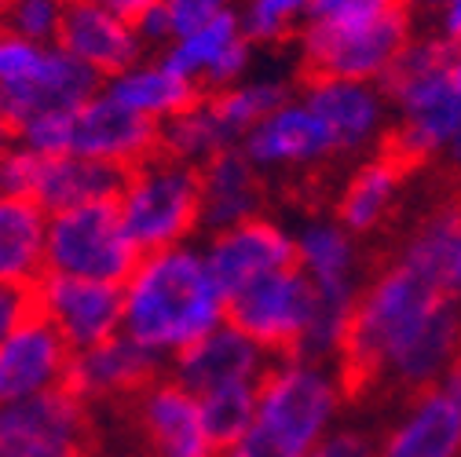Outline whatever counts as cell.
Listing matches in <instances>:
<instances>
[{
    "label": "cell",
    "instance_id": "obj_1",
    "mask_svg": "<svg viewBox=\"0 0 461 457\" xmlns=\"http://www.w3.org/2000/svg\"><path fill=\"white\" fill-rule=\"evenodd\" d=\"M122 329L158 359H176L216 326H223V297L202 253L172 246L147 253L129 274Z\"/></svg>",
    "mask_w": 461,
    "mask_h": 457
},
{
    "label": "cell",
    "instance_id": "obj_2",
    "mask_svg": "<svg viewBox=\"0 0 461 457\" xmlns=\"http://www.w3.org/2000/svg\"><path fill=\"white\" fill-rule=\"evenodd\" d=\"M411 8L414 0H352L322 19H308L301 33L297 85H363L384 77L395 55L411 44Z\"/></svg>",
    "mask_w": 461,
    "mask_h": 457
},
{
    "label": "cell",
    "instance_id": "obj_3",
    "mask_svg": "<svg viewBox=\"0 0 461 457\" xmlns=\"http://www.w3.org/2000/svg\"><path fill=\"white\" fill-rule=\"evenodd\" d=\"M118 212L143 256L184 246V238L194 235V227H202L198 168L158 150L154 157L125 173Z\"/></svg>",
    "mask_w": 461,
    "mask_h": 457
},
{
    "label": "cell",
    "instance_id": "obj_4",
    "mask_svg": "<svg viewBox=\"0 0 461 457\" xmlns=\"http://www.w3.org/2000/svg\"><path fill=\"white\" fill-rule=\"evenodd\" d=\"M143 253L129 238L118 202H88L48 216L44 271L125 285Z\"/></svg>",
    "mask_w": 461,
    "mask_h": 457
},
{
    "label": "cell",
    "instance_id": "obj_5",
    "mask_svg": "<svg viewBox=\"0 0 461 457\" xmlns=\"http://www.w3.org/2000/svg\"><path fill=\"white\" fill-rule=\"evenodd\" d=\"M337 384L304 359H275L257 391L253 432H260L275 450L304 457L330 425L337 410Z\"/></svg>",
    "mask_w": 461,
    "mask_h": 457
},
{
    "label": "cell",
    "instance_id": "obj_6",
    "mask_svg": "<svg viewBox=\"0 0 461 457\" xmlns=\"http://www.w3.org/2000/svg\"><path fill=\"white\" fill-rule=\"evenodd\" d=\"M315 315H319V290L301 267L267 274L235 300H227L223 311L227 326L246 333L271 359H297Z\"/></svg>",
    "mask_w": 461,
    "mask_h": 457
},
{
    "label": "cell",
    "instance_id": "obj_7",
    "mask_svg": "<svg viewBox=\"0 0 461 457\" xmlns=\"http://www.w3.org/2000/svg\"><path fill=\"white\" fill-rule=\"evenodd\" d=\"M110 414H118L140 457H220V446L205 428L198 395H191L172 377L150 381Z\"/></svg>",
    "mask_w": 461,
    "mask_h": 457
},
{
    "label": "cell",
    "instance_id": "obj_8",
    "mask_svg": "<svg viewBox=\"0 0 461 457\" xmlns=\"http://www.w3.org/2000/svg\"><path fill=\"white\" fill-rule=\"evenodd\" d=\"M51 453H99L95 410H88L67 388L0 403V457Z\"/></svg>",
    "mask_w": 461,
    "mask_h": 457
},
{
    "label": "cell",
    "instance_id": "obj_9",
    "mask_svg": "<svg viewBox=\"0 0 461 457\" xmlns=\"http://www.w3.org/2000/svg\"><path fill=\"white\" fill-rule=\"evenodd\" d=\"M33 308L59 329V336L74 352H85L118 336L125 315V290L113 282L44 271L33 282Z\"/></svg>",
    "mask_w": 461,
    "mask_h": 457
},
{
    "label": "cell",
    "instance_id": "obj_10",
    "mask_svg": "<svg viewBox=\"0 0 461 457\" xmlns=\"http://www.w3.org/2000/svg\"><path fill=\"white\" fill-rule=\"evenodd\" d=\"M205 264H209V274L227 304L239 293H246L249 285L264 282L267 274L301 267V256H297V242L285 235L275 220L253 216L246 223H235V227H227V231L212 235Z\"/></svg>",
    "mask_w": 461,
    "mask_h": 457
},
{
    "label": "cell",
    "instance_id": "obj_11",
    "mask_svg": "<svg viewBox=\"0 0 461 457\" xmlns=\"http://www.w3.org/2000/svg\"><path fill=\"white\" fill-rule=\"evenodd\" d=\"M158 377H161L158 355H150L129 336H110L95 348L74 352L63 388L74 391L88 410H113Z\"/></svg>",
    "mask_w": 461,
    "mask_h": 457
},
{
    "label": "cell",
    "instance_id": "obj_12",
    "mask_svg": "<svg viewBox=\"0 0 461 457\" xmlns=\"http://www.w3.org/2000/svg\"><path fill=\"white\" fill-rule=\"evenodd\" d=\"M74 348L37 308L0 345V403H19L67 384Z\"/></svg>",
    "mask_w": 461,
    "mask_h": 457
},
{
    "label": "cell",
    "instance_id": "obj_13",
    "mask_svg": "<svg viewBox=\"0 0 461 457\" xmlns=\"http://www.w3.org/2000/svg\"><path fill=\"white\" fill-rule=\"evenodd\" d=\"M158 143H161V125L125 110L106 92L92 95L74 113L70 154H77V157L113 165V168H122V173H129V168H136L158 154Z\"/></svg>",
    "mask_w": 461,
    "mask_h": 457
},
{
    "label": "cell",
    "instance_id": "obj_14",
    "mask_svg": "<svg viewBox=\"0 0 461 457\" xmlns=\"http://www.w3.org/2000/svg\"><path fill=\"white\" fill-rule=\"evenodd\" d=\"M168 70L194 81L202 95H216L223 88H235L249 63V40L242 33V19L223 8L202 30L187 33L184 40H172L165 59Z\"/></svg>",
    "mask_w": 461,
    "mask_h": 457
},
{
    "label": "cell",
    "instance_id": "obj_15",
    "mask_svg": "<svg viewBox=\"0 0 461 457\" xmlns=\"http://www.w3.org/2000/svg\"><path fill=\"white\" fill-rule=\"evenodd\" d=\"M55 48L85 63L99 77H118L140 63L143 37L125 19L103 12L92 0H67Z\"/></svg>",
    "mask_w": 461,
    "mask_h": 457
},
{
    "label": "cell",
    "instance_id": "obj_16",
    "mask_svg": "<svg viewBox=\"0 0 461 457\" xmlns=\"http://www.w3.org/2000/svg\"><path fill=\"white\" fill-rule=\"evenodd\" d=\"M271 355L260 352L235 326H216L198 345L172 359V381H180L191 395H209L230 384H260L271 370Z\"/></svg>",
    "mask_w": 461,
    "mask_h": 457
},
{
    "label": "cell",
    "instance_id": "obj_17",
    "mask_svg": "<svg viewBox=\"0 0 461 457\" xmlns=\"http://www.w3.org/2000/svg\"><path fill=\"white\" fill-rule=\"evenodd\" d=\"M242 154L253 161L257 173H264V168H294L333 157L337 147L330 129L308 103L301 106L285 103L282 110H275L271 118H264L242 136Z\"/></svg>",
    "mask_w": 461,
    "mask_h": 457
},
{
    "label": "cell",
    "instance_id": "obj_18",
    "mask_svg": "<svg viewBox=\"0 0 461 457\" xmlns=\"http://www.w3.org/2000/svg\"><path fill=\"white\" fill-rule=\"evenodd\" d=\"M418 168H425L414 154H407L399 143H392L388 136H381L377 154L352 173V180L344 184L340 198H337V220L340 227H348L352 235H366L384 220L395 191L407 184Z\"/></svg>",
    "mask_w": 461,
    "mask_h": 457
},
{
    "label": "cell",
    "instance_id": "obj_19",
    "mask_svg": "<svg viewBox=\"0 0 461 457\" xmlns=\"http://www.w3.org/2000/svg\"><path fill=\"white\" fill-rule=\"evenodd\" d=\"M198 180H202V227L205 231L220 235L227 227L260 216L267 191L253 161L239 147H227L205 165H198Z\"/></svg>",
    "mask_w": 461,
    "mask_h": 457
},
{
    "label": "cell",
    "instance_id": "obj_20",
    "mask_svg": "<svg viewBox=\"0 0 461 457\" xmlns=\"http://www.w3.org/2000/svg\"><path fill=\"white\" fill-rule=\"evenodd\" d=\"M122 184H125V173L113 165H99L77 154L41 157L33 173V187H30V202L51 216L88 202H118Z\"/></svg>",
    "mask_w": 461,
    "mask_h": 457
},
{
    "label": "cell",
    "instance_id": "obj_21",
    "mask_svg": "<svg viewBox=\"0 0 461 457\" xmlns=\"http://www.w3.org/2000/svg\"><path fill=\"white\" fill-rule=\"evenodd\" d=\"M377 457H461V407L443 388L414 399L411 414L384 435Z\"/></svg>",
    "mask_w": 461,
    "mask_h": 457
},
{
    "label": "cell",
    "instance_id": "obj_22",
    "mask_svg": "<svg viewBox=\"0 0 461 457\" xmlns=\"http://www.w3.org/2000/svg\"><path fill=\"white\" fill-rule=\"evenodd\" d=\"M103 92L113 103H122L125 110L140 113V118H150L158 125L168 121V118H176V113H184V110H191V106H198L205 99L194 81L180 77L165 63H136L125 74L110 77Z\"/></svg>",
    "mask_w": 461,
    "mask_h": 457
},
{
    "label": "cell",
    "instance_id": "obj_23",
    "mask_svg": "<svg viewBox=\"0 0 461 457\" xmlns=\"http://www.w3.org/2000/svg\"><path fill=\"white\" fill-rule=\"evenodd\" d=\"M48 212L23 198H0V285H33L44 274Z\"/></svg>",
    "mask_w": 461,
    "mask_h": 457
},
{
    "label": "cell",
    "instance_id": "obj_24",
    "mask_svg": "<svg viewBox=\"0 0 461 457\" xmlns=\"http://www.w3.org/2000/svg\"><path fill=\"white\" fill-rule=\"evenodd\" d=\"M308 106L330 129L337 154L340 150H359L377 132V121H381L377 95L366 85H352V81H333V85L308 88Z\"/></svg>",
    "mask_w": 461,
    "mask_h": 457
},
{
    "label": "cell",
    "instance_id": "obj_25",
    "mask_svg": "<svg viewBox=\"0 0 461 457\" xmlns=\"http://www.w3.org/2000/svg\"><path fill=\"white\" fill-rule=\"evenodd\" d=\"M227 147H235V136H230L220 125V118L209 110L205 99L198 106L176 113V118L161 121V143H158V150L168 154V157H176V161H184V165H194L198 168L209 157H216L220 150H227Z\"/></svg>",
    "mask_w": 461,
    "mask_h": 457
},
{
    "label": "cell",
    "instance_id": "obj_26",
    "mask_svg": "<svg viewBox=\"0 0 461 457\" xmlns=\"http://www.w3.org/2000/svg\"><path fill=\"white\" fill-rule=\"evenodd\" d=\"M285 99H290V88L278 85V81H253V85H235V88H223L216 95H205L209 110L235 139L246 136L264 118H271L275 110H282Z\"/></svg>",
    "mask_w": 461,
    "mask_h": 457
},
{
    "label": "cell",
    "instance_id": "obj_27",
    "mask_svg": "<svg viewBox=\"0 0 461 457\" xmlns=\"http://www.w3.org/2000/svg\"><path fill=\"white\" fill-rule=\"evenodd\" d=\"M257 391H260V384H230V388H216L209 395H198L205 428H209V435H212V443L220 450H227L230 443H239L253 428Z\"/></svg>",
    "mask_w": 461,
    "mask_h": 457
},
{
    "label": "cell",
    "instance_id": "obj_28",
    "mask_svg": "<svg viewBox=\"0 0 461 457\" xmlns=\"http://www.w3.org/2000/svg\"><path fill=\"white\" fill-rule=\"evenodd\" d=\"M308 12V0H246L242 33L249 44H282L294 37L297 19Z\"/></svg>",
    "mask_w": 461,
    "mask_h": 457
},
{
    "label": "cell",
    "instance_id": "obj_29",
    "mask_svg": "<svg viewBox=\"0 0 461 457\" xmlns=\"http://www.w3.org/2000/svg\"><path fill=\"white\" fill-rule=\"evenodd\" d=\"M48 48H55V44H33V40L19 37L15 30L0 26V92L26 85L44 67Z\"/></svg>",
    "mask_w": 461,
    "mask_h": 457
},
{
    "label": "cell",
    "instance_id": "obj_30",
    "mask_svg": "<svg viewBox=\"0 0 461 457\" xmlns=\"http://www.w3.org/2000/svg\"><path fill=\"white\" fill-rule=\"evenodd\" d=\"M63 8H67V0H15L0 26L15 30L19 37H26L33 44H55L59 22H63Z\"/></svg>",
    "mask_w": 461,
    "mask_h": 457
},
{
    "label": "cell",
    "instance_id": "obj_31",
    "mask_svg": "<svg viewBox=\"0 0 461 457\" xmlns=\"http://www.w3.org/2000/svg\"><path fill=\"white\" fill-rule=\"evenodd\" d=\"M304 457H377V446L363 432H333L319 439Z\"/></svg>",
    "mask_w": 461,
    "mask_h": 457
},
{
    "label": "cell",
    "instance_id": "obj_32",
    "mask_svg": "<svg viewBox=\"0 0 461 457\" xmlns=\"http://www.w3.org/2000/svg\"><path fill=\"white\" fill-rule=\"evenodd\" d=\"M33 311V285H0V345Z\"/></svg>",
    "mask_w": 461,
    "mask_h": 457
},
{
    "label": "cell",
    "instance_id": "obj_33",
    "mask_svg": "<svg viewBox=\"0 0 461 457\" xmlns=\"http://www.w3.org/2000/svg\"><path fill=\"white\" fill-rule=\"evenodd\" d=\"M220 457H290V453H282V450H275L260 432H246L239 443H230L227 450H220Z\"/></svg>",
    "mask_w": 461,
    "mask_h": 457
},
{
    "label": "cell",
    "instance_id": "obj_34",
    "mask_svg": "<svg viewBox=\"0 0 461 457\" xmlns=\"http://www.w3.org/2000/svg\"><path fill=\"white\" fill-rule=\"evenodd\" d=\"M92 4H99L103 12L125 19L129 26H140V19H143L154 4H161V0H92Z\"/></svg>",
    "mask_w": 461,
    "mask_h": 457
},
{
    "label": "cell",
    "instance_id": "obj_35",
    "mask_svg": "<svg viewBox=\"0 0 461 457\" xmlns=\"http://www.w3.org/2000/svg\"><path fill=\"white\" fill-rule=\"evenodd\" d=\"M447 147H450V161H447V180H461V129H457V136H454Z\"/></svg>",
    "mask_w": 461,
    "mask_h": 457
},
{
    "label": "cell",
    "instance_id": "obj_36",
    "mask_svg": "<svg viewBox=\"0 0 461 457\" xmlns=\"http://www.w3.org/2000/svg\"><path fill=\"white\" fill-rule=\"evenodd\" d=\"M12 139H15V132H12V125H8L5 113H0V157H5V154L12 150Z\"/></svg>",
    "mask_w": 461,
    "mask_h": 457
},
{
    "label": "cell",
    "instance_id": "obj_37",
    "mask_svg": "<svg viewBox=\"0 0 461 457\" xmlns=\"http://www.w3.org/2000/svg\"><path fill=\"white\" fill-rule=\"evenodd\" d=\"M12 4H15V0H0V22H5V15L12 12Z\"/></svg>",
    "mask_w": 461,
    "mask_h": 457
},
{
    "label": "cell",
    "instance_id": "obj_38",
    "mask_svg": "<svg viewBox=\"0 0 461 457\" xmlns=\"http://www.w3.org/2000/svg\"><path fill=\"white\" fill-rule=\"evenodd\" d=\"M51 457H99V453H51Z\"/></svg>",
    "mask_w": 461,
    "mask_h": 457
},
{
    "label": "cell",
    "instance_id": "obj_39",
    "mask_svg": "<svg viewBox=\"0 0 461 457\" xmlns=\"http://www.w3.org/2000/svg\"><path fill=\"white\" fill-rule=\"evenodd\" d=\"M450 4H454V0H450Z\"/></svg>",
    "mask_w": 461,
    "mask_h": 457
}]
</instances>
